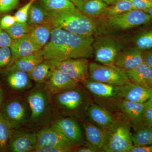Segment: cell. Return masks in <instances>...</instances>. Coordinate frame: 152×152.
I'll return each instance as SVG.
<instances>
[{
  "label": "cell",
  "instance_id": "cell-18",
  "mask_svg": "<svg viewBox=\"0 0 152 152\" xmlns=\"http://www.w3.org/2000/svg\"><path fill=\"white\" fill-rule=\"evenodd\" d=\"M94 96L101 98L118 97V86L96 81L89 78L81 83Z\"/></svg>",
  "mask_w": 152,
  "mask_h": 152
},
{
  "label": "cell",
  "instance_id": "cell-19",
  "mask_svg": "<svg viewBox=\"0 0 152 152\" xmlns=\"http://www.w3.org/2000/svg\"><path fill=\"white\" fill-rule=\"evenodd\" d=\"M52 26L49 23L30 26L28 35L37 50H40L48 42Z\"/></svg>",
  "mask_w": 152,
  "mask_h": 152
},
{
  "label": "cell",
  "instance_id": "cell-47",
  "mask_svg": "<svg viewBox=\"0 0 152 152\" xmlns=\"http://www.w3.org/2000/svg\"><path fill=\"white\" fill-rule=\"evenodd\" d=\"M3 100H4V93H3L1 87L0 85V110L2 106Z\"/></svg>",
  "mask_w": 152,
  "mask_h": 152
},
{
  "label": "cell",
  "instance_id": "cell-24",
  "mask_svg": "<svg viewBox=\"0 0 152 152\" xmlns=\"http://www.w3.org/2000/svg\"><path fill=\"white\" fill-rule=\"evenodd\" d=\"M88 144L102 151L105 141L106 130L88 121L83 124Z\"/></svg>",
  "mask_w": 152,
  "mask_h": 152
},
{
  "label": "cell",
  "instance_id": "cell-50",
  "mask_svg": "<svg viewBox=\"0 0 152 152\" xmlns=\"http://www.w3.org/2000/svg\"><path fill=\"white\" fill-rule=\"evenodd\" d=\"M148 1H151V2H152V0H148Z\"/></svg>",
  "mask_w": 152,
  "mask_h": 152
},
{
  "label": "cell",
  "instance_id": "cell-28",
  "mask_svg": "<svg viewBox=\"0 0 152 152\" xmlns=\"http://www.w3.org/2000/svg\"><path fill=\"white\" fill-rule=\"evenodd\" d=\"M134 128L132 134L133 146L152 145V126L142 124Z\"/></svg>",
  "mask_w": 152,
  "mask_h": 152
},
{
  "label": "cell",
  "instance_id": "cell-32",
  "mask_svg": "<svg viewBox=\"0 0 152 152\" xmlns=\"http://www.w3.org/2000/svg\"><path fill=\"white\" fill-rule=\"evenodd\" d=\"M13 129L8 120L0 112V151L7 150Z\"/></svg>",
  "mask_w": 152,
  "mask_h": 152
},
{
  "label": "cell",
  "instance_id": "cell-29",
  "mask_svg": "<svg viewBox=\"0 0 152 152\" xmlns=\"http://www.w3.org/2000/svg\"><path fill=\"white\" fill-rule=\"evenodd\" d=\"M48 12L40 3L35 1L32 4L29 12L27 23L30 26L46 23Z\"/></svg>",
  "mask_w": 152,
  "mask_h": 152
},
{
  "label": "cell",
  "instance_id": "cell-13",
  "mask_svg": "<svg viewBox=\"0 0 152 152\" xmlns=\"http://www.w3.org/2000/svg\"><path fill=\"white\" fill-rule=\"evenodd\" d=\"M80 83L56 68L44 86L48 92L53 96L75 88L80 86Z\"/></svg>",
  "mask_w": 152,
  "mask_h": 152
},
{
  "label": "cell",
  "instance_id": "cell-2",
  "mask_svg": "<svg viewBox=\"0 0 152 152\" xmlns=\"http://www.w3.org/2000/svg\"><path fill=\"white\" fill-rule=\"evenodd\" d=\"M47 23L69 32L81 35H94L96 25L94 18L76 7L48 12Z\"/></svg>",
  "mask_w": 152,
  "mask_h": 152
},
{
  "label": "cell",
  "instance_id": "cell-10",
  "mask_svg": "<svg viewBox=\"0 0 152 152\" xmlns=\"http://www.w3.org/2000/svg\"><path fill=\"white\" fill-rule=\"evenodd\" d=\"M53 63L56 68L75 81L81 83L89 78L90 63L88 58H70Z\"/></svg>",
  "mask_w": 152,
  "mask_h": 152
},
{
  "label": "cell",
  "instance_id": "cell-45",
  "mask_svg": "<svg viewBox=\"0 0 152 152\" xmlns=\"http://www.w3.org/2000/svg\"><path fill=\"white\" fill-rule=\"evenodd\" d=\"M129 152H152V145L133 146Z\"/></svg>",
  "mask_w": 152,
  "mask_h": 152
},
{
  "label": "cell",
  "instance_id": "cell-12",
  "mask_svg": "<svg viewBox=\"0 0 152 152\" xmlns=\"http://www.w3.org/2000/svg\"><path fill=\"white\" fill-rule=\"evenodd\" d=\"M13 131L7 148L12 152H32L37 145V133L20 129Z\"/></svg>",
  "mask_w": 152,
  "mask_h": 152
},
{
  "label": "cell",
  "instance_id": "cell-49",
  "mask_svg": "<svg viewBox=\"0 0 152 152\" xmlns=\"http://www.w3.org/2000/svg\"><path fill=\"white\" fill-rule=\"evenodd\" d=\"M70 1H71L72 2L73 1H77V0H70Z\"/></svg>",
  "mask_w": 152,
  "mask_h": 152
},
{
  "label": "cell",
  "instance_id": "cell-23",
  "mask_svg": "<svg viewBox=\"0 0 152 152\" xmlns=\"http://www.w3.org/2000/svg\"><path fill=\"white\" fill-rule=\"evenodd\" d=\"M10 48L12 51V59L10 65L19 58L26 56L37 52L27 34L21 38L14 40Z\"/></svg>",
  "mask_w": 152,
  "mask_h": 152
},
{
  "label": "cell",
  "instance_id": "cell-5",
  "mask_svg": "<svg viewBox=\"0 0 152 152\" xmlns=\"http://www.w3.org/2000/svg\"><path fill=\"white\" fill-rule=\"evenodd\" d=\"M79 86L53 96L54 109L65 116L81 117L90 103L84 91Z\"/></svg>",
  "mask_w": 152,
  "mask_h": 152
},
{
  "label": "cell",
  "instance_id": "cell-16",
  "mask_svg": "<svg viewBox=\"0 0 152 152\" xmlns=\"http://www.w3.org/2000/svg\"><path fill=\"white\" fill-rule=\"evenodd\" d=\"M143 63L142 51L135 46H128L120 52L114 65L126 71L134 69Z\"/></svg>",
  "mask_w": 152,
  "mask_h": 152
},
{
  "label": "cell",
  "instance_id": "cell-26",
  "mask_svg": "<svg viewBox=\"0 0 152 152\" xmlns=\"http://www.w3.org/2000/svg\"><path fill=\"white\" fill-rule=\"evenodd\" d=\"M56 68L53 62L45 59L36 66L28 75L30 79L37 84H45Z\"/></svg>",
  "mask_w": 152,
  "mask_h": 152
},
{
  "label": "cell",
  "instance_id": "cell-38",
  "mask_svg": "<svg viewBox=\"0 0 152 152\" xmlns=\"http://www.w3.org/2000/svg\"><path fill=\"white\" fill-rule=\"evenodd\" d=\"M19 0H0V12H7L14 10L18 4Z\"/></svg>",
  "mask_w": 152,
  "mask_h": 152
},
{
  "label": "cell",
  "instance_id": "cell-15",
  "mask_svg": "<svg viewBox=\"0 0 152 152\" xmlns=\"http://www.w3.org/2000/svg\"><path fill=\"white\" fill-rule=\"evenodd\" d=\"M118 97L133 102L144 103L152 97V90L130 82L118 86Z\"/></svg>",
  "mask_w": 152,
  "mask_h": 152
},
{
  "label": "cell",
  "instance_id": "cell-27",
  "mask_svg": "<svg viewBox=\"0 0 152 152\" xmlns=\"http://www.w3.org/2000/svg\"><path fill=\"white\" fill-rule=\"evenodd\" d=\"M7 74V82L12 89L24 91L32 87L31 80L27 73L19 70L10 71Z\"/></svg>",
  "mask_w": 152,
  "mask_h": 152
},
{
  "label": "cell",
  "instance_id": "cell-30",
  "mask_svg": "<svg viewBox=\"0 0 152 152\" xmlns=\"http://www.w3.org/2000/svg\"><path fill=\"white\" fill-rule=\"evenodd\" d=\"M132 41L134 46L143 51L152 48V28L140 31L135 34Z\"/></svg>",
  "mask_w": 152,
  "mask_h": 152
},
{
  "label": "cell",
  "instance_id": "cell-35",
  "mask_svg": "<svg viewBox=\"0 0 152 152\" xmlns=\"http://www.w3.org/2000/svg\"><path fill=\"white\" fill-rule=\"evenodd\" d=\"M36 1L30 0L28 2L17 11L14 15L16 22L21 23H27L30 7L32 4Z\"/></svg>",
  "mask_w": 152,
  "mask_h": 152
},
{
  "label": "cell",
  "instance_id": "cell-17",
  "mask_svg": "<svg viewBox=\"0 0 152 152\" xmlns=\"http://www.w3.org/2000/svg\"><path fill=\"white\" fill-rule=\"evenodd\" d=\"M86 113L93 124L104 130L110 127L115 119L110 112L93 102L88 105Z\"/></svg>",
  "mask_w": 152,
  "mask_h": 152
},
{
  "label": "cell",
  "instance_id": "cell-20",
  "mask_svg": "<svg viewBox=\"0 0 152 152\" xmlns=\"http://www.w3.org/2000/svg\"><path fill=\"white\" fill-rule=\"evenodd\" d=\"M125 72L131 83L152 90V69L145 63Z\"/></svg>",
  "mask_w": 152,
  "mask_h": 152
},
{
  "label": "cell",
  "instance_id": "cell-40",
  "mask_svg": "<svg viewBox=\"0 0 152 152\" xmlns=\"http://www.w3.org/2000/svg\"><path fill=\"white\" fill-rule=\"evenodd\" d=\"M133 9L144 11L152 7V2L148 0H130Z\"/></svg>",
  "mask_w": 152,
  "mask_h": 152
},
{
  "label": "cell",
  "instance_id": "cell-3",
  "mask_svg": "<svg viewBox=\"0 0 152 152\" xmlns=\"http://www.w3.org/2000/svg\"><path fill=\"white\" fill-rule=\"evenodd\" d=\"M30 110L28 124L35 129L50 126L54 121L53 96L45 88L44 84H37L26 97Z\"/></svg>",
  "mask_w": 152,
  "mask_h": 152
},
{
  "label": "cell",
  "instance_id": "cell-33",
  "mask_svg": "<svg viewBox=\"0 0 152 152\" xmlns=\"http://www.w3.org/2000/svg\"><path fill=\"white\" fill-rule=\"evenodd\" d=\"M40 4L48 12L75 7L70 0H39Z\"/></svg>",
  "mask_w": 152,
  "mask_h": 152
},
{
  "label": "cell",
  "instance_id": "cell-41",
  "mask_svg": "<svg viewBox=\"0 0 152 152\" xmlns=\"http://www.w3.org/2000/svg\"><path fill=\"white\" fill-rule=\"evenodd\" d=\"M13 40L5 30L0 28V48L10 47Z\"/></svg>",
  "mask_w": 152,
  "mask_h": 152
},
{
  "label": "cell",
  "instance_id": "cell-51",
  "mask_svg": "<svg viewBox=\"0 0 152 152\" xmlns=\"http://www.w3.org/2000/svg\"></svg>",
  "mask_w": 152,
  "mask_h": 152
},
{
  "label": "cell",
  "instance_id": "cell-25",
  "mask_svg": "<svg viewBox=\"0 0 152 152\" xmlns=\"http://www.w3.org/2000/svg\"><path fill=\"white\" fill-rule=\"evenodd\" d=\"M72 3L82 12L92 18L99 16L108 6L102 0H77Z\"/></svg>",
  "mask_w": 152,
  "mask_h": 152
},
{
  "label": "cell",
  "instance_id": "cell-31",
  "mask_svg": "<svg viewBox=\"0 0 152 152\" xmlns=\"http://www.w3.org/2000/svg\"><path fill=\"white\" fill-rule=\"evenodd\" d=\"M132 10V5L130 0H120L113 5L108 6L99 16L96 18H109Z\"/></svg>",
  "mask_w": 152,
  "mask_h": 152
},
{
  "label": "cell",
  "instance_id": "cell-34",
  "mask_svg": "<svg viewBox=\"0 0 152 152\" xmlns=\"http://www.w3.org/2000/svg\"><path fill=\"white\" fill-rule=\"evenodd\" d=\"M30 26L27 23L16 22L10 27L5 30L13 40L21 38L28 33Z\"/></svg>",
  "mask_w": 152,
  "mask_h": 152
},
{
  "label": "cell",
  "instance_id": "cell-6",
  "mask_svg": "<svg viewBox=\"0 0 152 152\" xmlns=\"http://www.w3.org/2000/svg\"><path fill=\"white\" fill-rule=\"evenodd\" d=\"M130 122L125 117L115 118L106 129V139L102 151L106 152H129L133 146Z\"/></svg>",
  "mask_w": 152,
  "mask_h": 152
},
{
  "label": "cell",
  "instance_id": "cell-11",
  "mask_svg": "<svg viewBox=\"0 0 152 152\" xmlns=\"http://www.w3.org/2000/svg\"><path fill=\"white\" fill-rule=\"evenodd\" d=\"M37 135L36 148L52 147L77 148L79 147L78 145L72 142L51 126L41 129L37 133Z\"/></svg>",
  "mask_w": 152,
  "mask_h": 152
},
{
  "label": "cell",
  "instance_id": "cell-46",
  "mask_svg": "<svg viewBox=\"0 0 152 152\" xmlns=\"http://www.w3.org/2000/svg\"><path fill=\"white\" fill-rule=\"evenodd\" d=\"M106 3L108 6H111L115 4L120 0H102Z\"/></svg>",
  "mask_w": 152,
  "mask_h": 152
},
{
  "label": "cell",
  "instance_id": "cell-22",
  "mask_svg": "<svg viewBox=\"0 0 152 152\" xmlns=\"http://www.w3.org/2000/svg\"><path fill=\"white\" fill-rule=\"evenodd\" d=\"M119 103L120 109L133 127L143 124L142 115L144 103L133 102L123 99Z\"/></svg>",
  "mask_w": 152,
  "mask_h": 152
},
{
  "label": "cell",
  "instance_id": "cell-43",
  "mask_svg": "<svg viewBox=\"0 0 152 152\" xmlns=\"http://www.w3.org/2000/svg\"><path fill=\"white\" fill-rule=\"evenodd\" d=\"M143 63L152 69V48L142 51Z\"/></svg>",
  "mask_w": 152,
  "mask_h": 152
},
{
  "label": "cell",
  "instance_id": "cell-14",
  "mask_svg": "<svg viewBox=\"0 0 152 152\" xmlns=\"http://www.w3.org/2000/svg\"><path fill=\"white\" fill-rule=\"evenodd\" d=\"M50 126L77 145L80 146L84 142L80 126L72 117L59 118Z\"/></svg>",
  "mask_w": 152,
  "mask_h": 152
},
{
  "label": "cell",
  "instance_id": "cell-44",
  "mask_svg": "<svg viewBox=\"0 0 152 152\" xmlns=\"http://www.w3.org/2000/svg\"><path fill=\"white\" fill-rule=\"evenodd\" d=\"M100 151L96 147L89 144L83 147H78L74 152H96Z\"/></svg>",
  "mask_w": 152,
  "mask_h": 152
},
{
  "label": "cell",
  "instance_id": "cell-4",
  "mask_svg": "<svg viewBox=\"0 0 152 152\" xmlns=\"http://www.w3.org/2000/svg\"><path fill=\"white\" fill-rule=\"evenodd\" d=\"M96 23L94 37L105 35H115L119 32L132 29L148 23L151 17L143 11L134 10L113 16L100 18H93Z\"/></svg>",
  "mask_w": 152,
  "mask_h": 152
},
{
  "label": "cell",
  "instance_id": "cell-39",
  "mask_svg": "<svg viewBox=\"0 0 152 152\" xmlns=\"http://www.w3.org/2000/svg\"><path fill=\"white\" fill-rule=\"evenodd\" d=\"M77 148L65 147H52V148H36L32 152H72Z\"/></svg>",
  "mask_w": 152,
  "mask_h": 152
},
{
  "label": "cell",
  "instance_id": "cell-36",
  "mask_svg": "<svg viewBox=\"0 0 152 152\" xmlns=\"http://www.w3.org/2000/svg\"><path fill=\"white\" fill-rule=\"evenodd\" d=\"M142 121L143 124L152 126V97L144 103Z\"/></svg>",
  "mask_w": 152,
  "mask_h": 152
},
{
  "label": "cell",
  "instance_id": "cell-8",
  "mask_svg": "<svg viewBox=\"0 0 152 152\" xmlns=\"http://www.w3.org/2000/svg\"><path fill=\"white\" fill-rule=\"evenodd\" d=\"M89 78L116 86L130 83L125 71L115 65L94 62L89 64Z\"/></svg>",
  "mask_w": 152,
  "mask_h": 152
},
{
  "label": "cell",
  "instance_id": "cell-48",
  "mask_svg": "<svg viewBox=\"0 0 152 152\" xmlns=\"http://www.w3.org/2000/svg\"><path fill=\"white\" fill-rule=\"evenodd\" d=\"M143 11L147 13L148 14V15H150V16L151 17V21H152V7L150 8L147 9V10H145Z\"/></svg>",
  "mask_w": 152,
  "mask_h": 152
},
{
  "label": "cell",
  "instance_id": "cell-37",
  "mask_svg": "<svg viewBox=\"0 0 152 152\" xmlns=\"http://www.w3.org/2000/svg\"><path fill=\"white\" fill-rule=\"evenodd\" d=\"M12 59V53L10 48H0V68L10 65Z\"/></svg>",
  "mask_w": 152,
  "mask_h": 152
},
{
  "label": "cell",
  "instance_id": "cell-7",
  "mask_svg": "<svg viewBox=\"0 0 152 152\" xmlns=\"http://www.w3.org/2000/svg\"><path fill=\"white\" fill-rule=\"evenodd\" d=\"M125 39L115 35H105L95 37L93 44L95 61L104 65H114L120 52L128 47Z\"/></svg>",
  "mask_w": 152,
  "mask_h": 152
},
{
  "label": "cell",
  "instance_id": "cell-9",
  "mask_svg": "<svg viewBox=\"0 0 152 152\" xmlns=\"http://www.w3.org/2000/svg\"><path fill=\"white\" fill-rule=\"evenodd\" d=\"M1 112L15 130L20 129L28 123L30 110L26 99L16 98L7 101Z\"/></svg>",
  "mask_w": 152,
  "mask_h": 152
},
{
  "label": "cell",
  "instance_id": "cell-1",
  "mask_svg": "<svg viewBox=\"0 0 152 152\" xmlns=\"http://www.w3.org/2000/svg\"><path fill=\"white\" fill-rule=\"evenodd\" d=\"M94 35H81L52 27L48 42L42 49L45 59L58 62L70 58H90L94 56Z\"/></svg>",
  "mask_w": 152,
  "mask_h": 152
},
{
  "label": "cell",
  "instance_id": "cell-42",
  "mask_svg": "<svg viewBox=\"0 0 152 152\" xmlns=\"http://www.w3.org/2000/svg\"><path fill=\"white\" fill-rule=\"evenodd\" d=\"M16 22L14 16L7 15L3 17L0 21V28L5 30L10 27Z\"/></svg>",
  "mask_w": 152,
  "mask_h": 152
},
{
  "label": "cell",
  "instance_id": "cell-21",
  "mask_svg": "<svg viewBox=\"0 0 152 152\" xmlns=\"http://www.w3.org/2000/svg\"><path fill=\"white\" fill-rule=\"evenodd\" d=\"M44 60L43 55L40 50L29 56L19 58L3 72L6 73L10 71L19 70L28 73Z\"/></svg>",
  "mask_w": 152,
  "mask_h": 152
},
{
  "label": "cell",
  "instance_id": "cell-52",
  "mask_svg": "<svg viewBox=\"0 0 152 152\" xmlns=\"http://www.w3.org/2000/svg\"></svg>",
  "mask_w": 152,
  "mask_h": 152
}]
</instances>
